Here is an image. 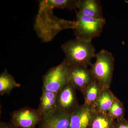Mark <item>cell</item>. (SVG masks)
Wrapping results in <instances>:
<instances>
[{
  "instance_id": "cell-1",
  "label": "cell",
  "mask_w": 128,
  "mask_h": 128,
  "mask_svg": "<svg viewBox=\"0 0 128 128\" xmlns=\"http://www.w3.org/2000/svg\"><path fill=\"white\" fill-rule=\"evenodd\" d=\"M54 8L39 4L38 13L35 18L34 30L38 38L43 42L52 41L63 30L74 29L76 21L59 18L54 15Z\"/></svg>"
},
{
  "instance_id": "cell-2",
  "label": "cell",
  "mask_w": 128,
  "mask_h": 128,
  "mask_svg": "<svg viewBox=\"0 0 128 128\" xmlns=\"http://www.w3.org/2000/svg\"><path fill=\"white\" fill-rule=\"evenodd\" d=\"M61 48L70 66L88 67L91 65L92 60L96 57V50L91 42L76 38L66 41Z\"/></svg>"
},
{
  "instance_id": "cell-3",
  "label": "cell",
  "mask_w": 128,
  "mask_h": 128,
  "mask_svg": "<svg viewBox=\"0 0 128 128\" xmlns=\"http://www.w3.org/2000/svg\"><path fill=\"white\" fill-rule=\"evenodd\" d=\"M96 62L91 66L95 82L101 89L110 88L114 66V58L112 53L102 50L96 54Z\"/></svg>"
},
{
  "instance_id": "cell-4",
  "label": "cell",
  "mask_w": 128,
  "mask_h": 128,
  "mask_svg": "<svg viewBox=\"0 0 128 128\" xmlns=\"http://www.w3.org/2000/svg\"><path fill=\"white\" fill-rule=\"evenodd\" d=\"M42 92L58 93L70 82V65L64 59L60 64L50 69L42 78Z\"/></svg>"
},
{
  "instance_id": "cell-5",
  "label": "cell",
  "mask_w": 128,
  "mask_h": 128,
  "mask_svg": "<svg viewBox=\"0 0 128 128\" xmlns=\"http://www.w3.org/2000/svg\"><path fill=\"white\" fill-rule=\"evenodd\" d=\"M76 26L74 29L76 38L88 42L99 36L105 24V18L97 19L85 16L76 11Z\"/></svg>"
},
{
  "instance_id": "cell-6",
  "label": "cell",
  "mask_w": 128,
  "mask_h": 128,
  "mask_svg": "<svg viewBox=\"0 0 128 128\" xmlns=\"http://www.w3.org/2000/svg\"><path fill=\"white\" fill-rule=\"evenodd\" d=\"M11 116V122L18 128H34L42 117L38 109L28 107L14 111Z\"/></svg>"
},
{
  "instance_id": "cell-7",
  "label": "cell",
  "mask_w": 128,
  "mask_h": 128,
  "mask_svg": "<svg viewBox=\"0 0 128 128\" xmlns=\"http://www.w3.org/2000/svg\"><path fill=\"white\" fill-rule=\"evenodd\" d=\"M71 114L57 108L42 116L39 128H70Z\"/></svg>"
},
{
  "instance_id": "cell-8",
  "label": "cell",
  "mask_w": 128,
  "mask_h": 128,
  "mask_svg": "<svg viewBox=\"0 0 128 128\" xmlns=\"http://www.w3.org/2000/svg\"><path fill=\"white\" fill-rule=\"evenodd\" d=\"M70 82L75 89L82 91L95 81L90 69L81 66H70Z\"/></svg>"
},
{
  "instance_id": "cell-9",
  "label": "cell",
  "mask_w": 128,
  "mask_h": 128,
  "mask_svg": "<svg viewBox=\"0 0 128 128\" xmlns=\"http://www.w3.org/2000/svg\"><path fill=\"white\" fill-rule=\"evenodd\" d=\"M75 89L70 82L58 92L56 98L57 108L70 114L75 110L79 105Z\"/></svg>"
},
{
  "instance_id": "cell-10",
  "label": "cell",
  "mask_w": 128,
  "mask_h": 128,
  "mask_svg": "<svg viewBox=\"0 0 128 128\" xmlns=\"http://www.w3.org/2000/svg\"><path fill=\"white\" fill-rule=\"evenodd\" d=\"M94 114L91 106L78 105L71 113L70 128H88Z\"/></svg>"
},
{
  "instance_id": "cell-11",
  "label": "cell",
  "mask_w": 128,
  "mask_h": 128,
  "mask_svg": "<svg viewBox=\"0 0 128 128\" xmlns=\"http://www.w3.org/2000/svg\"><path fill=\"white\" fill-rule=\"evenodd\" d=\"M76 8L84 16L97 19L104 18L102 6L97 0H76Z\"/></svg>"
},
{
  "instance_id": "cell-12",
  "label": "cell",
  "mask_w": 128,
  "mask_h": 128,
  "mask_svg": "<svg viewBox=\"0 0 128 128\" xmlns=\"http://www.w3.org/2000/svg\"><path fill=\"white\" fill-rule=\"evenodd\" d=\"M114 96L110 88L101 89L98 97L91 106L94 112L108 114Z\"/></svg>"
},
{
  "instance_id": "cell-13",
  "label": "cell",
  "mask_w": 128,
  "mask_h": 128,
  "mask_svg": "<svg viewBox=\"0 0 128 128\" xmlns=\"http://www.w3.org/2000/svg\"><path fill=\"white\" fill-rule=\"evenodd\" d=\"M57 93L48 91L42 92L38 109L42 116L57 108L56 98Z\"/></svg>"
},
{
  "instance_id": "cell-14",
  "label": "cell",
  "mask_w": 128,
  "mask_h": 128,
  "mask_svg": "<svg viewBox=\"0 0 128 128\" xmlns=\"http://www.w3.org/2000/svg\"><path fill=\"white\" fill-rule=\"evenodd\" d=\"M114 121L108 114L94 112L88 128H114Z\"/></svg>"
},
{
  "instance_id": "cell-15",
  "label": "cell",
  "mask_w": 128,
  "mask_h": 128,
  "mask_svg": "<svg viewBox=\"0 0 128 128\" xmlns=\"http://www.w3.org/2000/svg\"><path fill=\"white\" fill-rule=\"evenodd\" d=\"M20 84L15 80L14 77L5 70L0 75V94L3 96L9 94L15 88H19Z\"/></svg>"
},
{
  "instance_id": "cell-16",
  "label": "cell",
  "mask_w": 128,
  "mask_h": 128,
  "mask_svg": "<svg viewBox=\"0 0 128 128\" xmlns=\"http://www.w3.org/2000/svg\"><path fill=\"white\" fill-rule=\"evenodd\" d=\"M76 0H42L39 5L60 9L72 10L76 9Z\"/></svg>"
},
{
  "instance_id": "cell-17",
  "label": "cell",
  "mask_w": 128,
  "mask_h": 128,
  "mask_svg": "<svg viewBox=\"0 0 128 128\" xmlns=\"http://www.w3.org/2000/svg\"><path fill=\"white\" fill-rule=\"evenodd\" d=\"M101 89L97 83L94 82L82 91L84 96L85 104L91 106L98 97Z\"/></svg>"
},
{
  "instance_id": "cell-18",
  "label": "cell",
  "mask_w": 128,
  "mask_h": 128,
  "mask_svg": "<svg viewBox=\"0 0 128 128\" xmlns=\"http://www.w3.org/2000/svg\"><path fill=\"white\" fill-rule=\"evenodd\" d=\"M125 109L124 104L116 96L109 108L108 114L114 120H118L124 118Z\"/></svg>"
},
{
  "instance_id": "cell-19",
  "label": "cell",
  "mask_w": 128,
  "mask_h": 128,
  "mask_svg": "<svg viewBox=\"0 0 128 128\" xmlns=\"http://www.w3.org/2000/svg\"><path fill=\"white\" fill-rule=\"evenodd\" d=\"M114 128H128V120L124 118L115 120Z\"/></svg>"
},
{
  "instance_id": "cell-20",
  "label": "cell",
  "mask_w": 128,
  "mask_h": 128,
  "mask_svg": "<svg viewBox=\"0 0 128 128\" xmlns=\"http://www.w3.org/2000/svg\"><path fill=\"white\" fill-rule=\"evenodd\" d=\"M0 128H18L12 123L4 122H1L0 123Z\"/></svg>"
}]
</instances>
